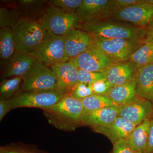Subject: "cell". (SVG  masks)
Wrapping results in <instances>:
<instances>
[{
    "label": "cell",
    "instance_id": "18",
    "mask_svg": "<svg viewBox=\"0 0 153 153\" xmlns=\"http://www.w3.org/2000/svg\"><path fill=\"white\" fill-rule=\"evenodd\" d=\"M119 108V107H108L84 114L81 118V124L89 126L91 128L109 125L118 117Z\"/></svg>",
    "mask_w": 153,
    "mask_h": 153
},
{
    "label": "cell",
    "instance_id": "8",
    "mask_svg": "<svg viewBox=\"0 0 153 153\" xmlns=\"http://www.w3.org/2000/svg\"><path fill=\"white\" fill-rule=\"evenodd\" d=\"M57 84L56 76L51 68L36 61L23 76L21 90H56Z\"/></svg>",
    "mask_w": 153,
    "mask_h": 153
},
{
    "label": "cell",
    "instance_id": "2",
    "mask_svg": "<svg viewBox=\"0 0 153 153\" xmlns=\"http://www.w3.org/2000/svg\"><path fill=\"white\" fill-rule=\"evenodd\" d=\"M80 29L93 37L144 41L146 30L112 18L83 23Z\"/></svg>",
    "mask_w": 153,
    "mask_h": 153
},
{
    "label": "cell",
    "instance_id": "12",
    "mask_svg": "<svg viewBox=\"0 0 153 153\" xmlns=\"http://www.w3.org/2000/svg\"><path fill=\"white\" fill-rule=\"evenodd\" d=\"M66 57L68 60L77 57L94 47L93 37L80 29H75L63 36Z\"/></svg>",
    "mask_w": 153,
    "mask_h": 153
},
{
    "label": "cell",
    "instance_id": "5",
    "mask_svg": "<svg viewBox=\"0 0 153 153\" xmlns=\"http://www.w3.org/2000/svg\"><path fill=\"white\" fill-rule=\"evenodd\" d=\"M93 38L94 47L102 52L114 63L129 60L134 52L144 41L100 37Z\"/></svg>",
    "mask_w": 153,
    "mask_h": 153
},
{
    "label": "cell",
    "instance_id": "23",
    "mask_svg": "<svg viewBox=\"0 0 153 153\" xmlns=\"http://www.w3.org/2000/svg\"><path fill=\"white\" fill-rule=\"evenodd\" d=\"M130 61L138 68L153 64V44L144 42L132 55Z\"/></svg>",
    "mask_w": 153,
    "mask_h": 153
},
{
    "label": "cell",
    "instance_id": "20",
    "mask_svg": "<svg viewBox=\"0 0 153 153\" xmlns=\"http://www.w3.org/2000/svg\"><path fill=\"white\" fill-rule=\"evenodd\" d=\"M136 78L138 94L153 105V64L138 68Z\"/></svg>",
    "mask_w": 153,
    "mask_h": 153
},
{
    "label": "cell",
    "instance_id": "1",
    "mask_svg": "<svg viewBox=\"0 0 153 153\" xmlns=\"http://www.w3.org/2000/svg\"><path fill=\"white\" fill-rule=\"evenodd\" d=\"M42 110L49 123L61 130L72 131L82 125V102L71 95L64 96L57 104Z\"/></svg>",
    "mask_w": 153,
    "mask_h": 153
},
{
    "label": "cell",
    "instance_id": "4",
    "mask_svg": "<svg viewBox=\"0 0 153 153\" xmlns=\"http://www.w3.org/2000/svg\"><path fill=\"white\" fill-rule=\"evenodd\" d=\"M16 51L29 53L45 39L48 34L40 22L20 19L12 28Z\"/></svg>",
    "mask_w": 153,
    "mask_h": 153
},
{
    "label": "cell",
    "instance_id": "7",
    "mask_svg": "<svg viewBox=\"0 0 153 153\" xmlns=\"http://www.w3.org/2000/svg\"><path fill=\"white\" fill-rule=\"evenodd\" d=\"M29 53L37 62L49 67L68 60L66 57L63 36L48 35Z\"/></svg>",
    "mask_w": 153,
    "mask_h": 153
},
{
    "label": "cell",
    "instance_id": "32",
    "mask_svg": "<svg viewBox=\"0 0 153 153\" xmlns=\"http://www.w3.org/2000/svg\"><path fill=\"white\" fill-rule=\"evenodd\" d=\"M112 153H140L129 144L126 139H121L113 144Z\"/></svg>",
    "mask_w": 153,
    "mask_h": 153
},
{
    "label": "cell",
    "instance_id": "10",
    "mask_svg": "<svg viewBox=\"0 0 153 153\" xmlns=\"http://www.w3.org/2000/svg\"><path fill=\"white\" fill-rule=\"evenodd\" d=\"M76 13L82 24L110 19L115 13L114 0H82Z\"/></svg>",
    "mask_w": 153,
    "mask_h": 153
},
{
    "label": "cell",
    "instance_id": "34",
    "mask_svg": "<svg viewBox=\"0 0 153 153\" xmlns=\"http://www.w3.org/2000/svg\"><path fill=\"white\" fill-rule=\"evenodd\" d=\"M144 153H153V118L150 119V127L147 144Z\"/></svg>",
    "mask_w": 153,
    "mask_h": 153
},
{
    "label": "cell",
    "instance_id": "24",
    "mask_svg": "<svg viewBox=\"0 0 153 153\" xmlns=\"http://www.w3.org/2000/svg\"><path fill=\"white\" fill-rule=\"evenodd\" d=\"M23 76L2 79L0 85V100H10L22 89Z\"/></svg>",
    "mask_w": 153,
    "mask_h": 153
},
{
    "label": "cell",
    "instance_id": "11",
    "mask_svg": "<svg viewBox=\"0 0 153 153\" xmlns=\"http://www.w3.org/2000/svg\"><path fill=\"white\" fill-rule=\"evenodd\" d=\"M57 79L56 90L63 96L70 95L78 82V66L75 58L50 66Z\"/></svg>",
    "mask_w": 153,
    "mask_h": 153
},
{
    "label": "cell",
    "instance_id": "37",
    "mask_svg": "<svg viewBox=\"0 0 153 153\" xmlns=\"http://www.w3.org/2000/svg\"><path fill=\"white\" fill-rule=\"evenodd\" d=\"M146 35L144 42H149L153 44V25L146 28Z\"/></svg>",
    "mask_w": 153,
    "mask_h": 153
},
{
    "label": "cell",
    "instance_id": "30",
    "mask_svg": "<svg viewBox=\"0 0 153 153\" xmlns=\"http://www.w3.org/2000/svg\"><path fill=\"white\" fill-rule=\"evenodd\" d=\"M82 0H52L49 1L51 5L55 6L63 10L76 12L82 4Z\"/></svg>",
    "mask_w": 153,
    "mask_h": 153
},
{
    "label": "cell",
    "instance_id": "28",
    "mask_svg": "<svg viewBox=\"0 0 153 153\" xmlns=\"http://www.w3.org/2000/svg\"><path fill=\"white\" fill-rule=\"evenodd\" d=\"M93 94L92 84L78 82L73 88L70 95L76 99L81 100Z\"/></svg>",
    "mask_w": 153,
    "mask_h": 153
},
{
    "label": "cell",
    "instance_id": "25",
    "mask_svg": "<svg viewBox=\"0 0 153 153\" xmlns=\"http://www.w3.org/2000/svg\"><path fill=\"white\" fill-rule=\"evenodd\" d=\"M81 101L83 107V114L108 107H118L105 95L93 94Z\"/></svg>",
    "mask_w": 153,
    "mask_h": 153
},
{
    "label": "cell",
    "instance_id": "3",
    "mask_svg": "<svg viewBox=\"0 0 153 153\" xmlns=\"http://www.w3.org/2000/svg\"><path fill=\"white\" fill-rule=\"evenodd\" d=\"M39 22L48 35L63 36L75 29H80L81 21L76 12L63 10L50 5L41 16Z\"/></svg>",
    "mask_w": 153,
    "mask_h": 153
},
{
    "label": "cell",
    "instance_id": "16",
    "mask_svg": "<svg viewBox=\"0 0 153 153\" xmlns=\"http://www.w3.org/2000/svg\"><path fill=\"white\" fill-rule=\"evenodd\" d=\"M138 68L130 60L114 63L105 71V78L112 87L123 85L135 76Z\"/></svg>",
    "mask_w": 153,
    "mask_h": 153
},
{
    "label": "cell",
    "instance_id": "33",
    "mask_svg": "<svg viewBox=\"0 0 153 153\" xmlns=\"http://www.w3.org/2000/svg\"><path fill=\"white\" fill-rule=\"evenodd\" d=\"M141 1L142 0H114L115 13L139 4Z\"/></svg>",
    "mask_w": 153,
    "mask_h": 153
},
{
    "label": "cell",
    "instance_id": "31",
    "mask_svg": "<svg viewBox=\"0 0 153 153\" xmlns=\"http://www.w3.org/2000/svg\"><path fill=\"white\" fill-rule=\"evenodd\" d=\"M112 87L106 78L100 79L92 84L93 94L105 95Z\"/></svg>",
    "mask_w": 153,
    "mask_h": 153
},
{
    "label": "cell",
    "instance_id": "38",
    "mask_svg": "<svg viewBox=\"0 0 153 153\" xmlns=\"http://www.w3.org/2000/svg\"><path fill=\"white\" fill-rule=\"evenodd\" d=\"M152 118H153V111L152 115Z\"/></svg>",
    "mask_w": 153,
    "mask_h": 153
},
{
    "label": "cell",
    "instance_id": "22",
    "mask_svg": "<svg viewBox=\"0 0 153 153\" xmlns=\"http://www.w3.org/2000/svg\"><path fill=\"white\" fill-rule=\"evenodd\" d=\"M15 41L12 29L10 27L0 29V57L5 64L16 52Z\"/></svg>",
    "mask_w": 153,
    "mask_h": 153
},
{
    "label": "cell",
    "instance_id": "21",
    "mask_svg": "<svg viewBox=\"0 0 153 153\" xmlns=\"http://www.w3.org/2000/svg\"><path fill=\"white\" fill-rule=\"evenodd\" d=\"M150 119H147L134 128L126 139L129 144L140 153H144L147 144Z\"/></svg>",
    "mask_w": 153,
    "mask_h": 153
},
{
    "label": "cell",
    "instance_id": "36",
    "mask_svg": "<svg viewBox=\"0 0 153 153\" xmlns=\"http://www.w3.org/2000/svg\"><path fill=\"white\" fill-rule=\"evenodd\" d=\"M21 6L25 7L33 8L43 4L44 1L37 0H21L19 1Z\"/></svg>",
    "mask_w": 153,
    "mask_h": 153
},
{
    "label": "cell",
    "instance_id": "13",
    "mask_svg": "<svg viewBox=\"0 0 153 153\" xmlns=\"http://www.w3.org/2000/svg\"><path fill=\"white\" fill-rule=\"evenodd\" d=\"M153 111L152 102L138 95L132 101L119 107L118 116L137 126L152 118Z\"/></svg>",
    "mask_w": 153,
    "mask_h": 153
},
{
    "label": "cell",
    "instance_id": "9",
    "mask_svg": "<svg viewBox=\"0 0 153 153\" xmlns=\"http://www.w3.org/2000/svg\"><path fill=\"white\" fill-rule=\"evenodd\" d=\"M111 18L146 29L153 25V0H142L139 4L115 12Z\"/></svg>",
    "mask_w": 153,
    "mask_h": 153
},
{
    "label": "cell",
    "instance_id": "35",
    "mask_svg": "<svg viewBox=\"0 0 153 153\" xmlns=\"http://www.w3.org/2000/svg\"><path fill=\"white\" fill-rule=\"evenodd\" d=\"M11 110L8 100H0V121Z\"/></svg>",
    "mask_w": 153,
    "mask_h": 153
},
{
    "label": "cell",
    "instance_id": "6",
    "mask_svg": "<svg viewBox=\"0 0 153 153\" xmlns=\"http://www.w3.org/2000/svg\"><path fill=\"white\" fill-rule=\"evenodd\" d=\"M63 96L56 90H21L8 101L11 110L23 107L42 109L57 104Z\"/></svg>",
    "mask_w": 153,
    "mask_h": 153
},
{
    "label": "cell",
    "instance_id": "15",
    "mask_svg": "<svg viewBox=\"0 0 153 153\" xmlns=\"http://www.w3.org/2000/svg\"><path fill=\"white\" fill-rule=\"evenodd\" d=\"M36 61V59L27 52L16 51L6 63L5 68L2 75V80L25 76Z\"/></svg>",
    "mask_w": 153,
    "mask_h": 153
},
{
    "label": "cell",
    "instance_id": "27",
    "mask_svg": "<svg viewBox=\"0 0 153 153\" xmlns=\"http://www.w3.org/2000/svg\"><path fill=\"white\" fill-rule=\"evenodd\" d=\"M20 12L19 9L0 8V27L1 28L10 27L12 29L20 20Z\"/></svg>",
    "mask_w": 153,
    "mask_h": 153
},
{
    "label": "cell",
    "instance_id": "26",
    "mask_svg": "<svg viewBox=\"0 0 153 153\" xmlns=\"http://www.w3.org/2000/svg\"><path fill=\"white\" fill-rule=\"evenodd\" d=\"M0 153H49L36 146L22 143H13L0 147Z\"/></svg>",
    "mask_w": 153,
    "mask_h": 153
},
{
    "label": "cell",
    "instance_id": "17",
    "mask_svg": "<svg viewBox=\"0 0 153 153\" xmlns=\"http://www.w3.org/2000/svg\"><path fill=\"white\" fill-rule=\"evenodd\" d=\"M137 126L124 118L118 116L109 125L91 128L96 132L106 136L113 144L119 140L126 139Z\"/></svg>",
    "mask_w": 153,
    "mask_h": 153
},
{
    "label": "cell",
    "instance_id": "14",
    "mask_svg": "<svg viewBox=\"0 0 153 153\" xmlns=\"http://www.w3.org/2000/svg\"><path fill=\"white\" fill-rule=\"evenodd\" d=\"M78 68L90 72H104L114 63L95 47L75 57Z\"/></svg>",
    "mask_w": 153,
    "mask_h": 153
},
{
    "label": "cell",
    "instance_id": "19",
    "mask_svg": "<svg viewBox=\"0 0 153 153\" xmlns=\"http://www.w3.org/2000/svg\"><path fill=\"white\" fill-rule=\"evenodd\" d=\"M138 95L136 75L131 80L125 84L113 86L105 95L116 105L120 107L132 101Z\"/></svg>",
    "mask_w": 153,
    "mask_h": 153
},
{
    "label": "cell",
    "instance_id": "29",
    "mask_svg": "<svg viewBox=\"0 0 153 153\" xmlns=\"http://www.w3.org/2000/svg\"><path fill=\"white\" fill-rule=\"evenodd\" d=\"M105 78V72H90L84 71L78 68V82L93 84L96 81L100 79Z\"/></svg>",
    "mask_w": 153,
    "mask_h": 153
}]
</instances>
